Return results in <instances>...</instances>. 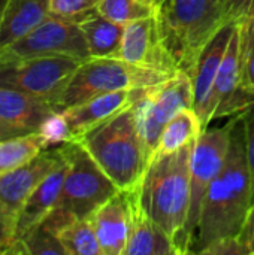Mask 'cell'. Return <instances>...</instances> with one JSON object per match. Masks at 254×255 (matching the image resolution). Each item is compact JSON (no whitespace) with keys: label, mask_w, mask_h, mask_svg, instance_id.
<instances>
[{"label":"cell","mask_w":254,"mask_h":255,"mask_svg":"<svg viewBox=\"0 0 254 255\" xmlns=\"http://www.w3.org/2000/svg\"><path fill=\"white\" fill-rule=\"evenodd\" d=\"M199 255H249V251L238 236H229L213 242Z\"/></svg>","instance_id":"obj_30"},{"label":"cell","mask_w":254,"mask_h":255,"mask_svg":"<svg viewBox=\"0 0 254 255\" xmlns=\"http://www.w3.org/2000/svg\"><path fill=\"white\" fill-rule=\"evenodd\" d=\"M78 142L120 190L138 187L151 160L133 105L91 128Z\"/></svg>","instance_id":"obj_3"},{"label":"cell","mask_w":254,"mask_h":255,"mask_svg":"<svg viewBox=\"0 0 254 255\" xmlns=\"http://www.w3.org/2000/svg\"><path fill=\"white\" fill-rule=\"evenodd\" d=\"M240 241L244 244V247L247 248L249 255H254V202L249 211L246 224L240 233Z\"/></svg>","instance_id":"obj_33"},{"label":"cell","mask_w":254,"mask_h":255,"mask_svg":"<svg viewBox=\"0 0 254 255\" xmlns=\"http://www.w3.org/2000/svg\"><path fill=\"white\" fill-rule=\"evenodd\" d=\"M90 221L94 227L102 254L124 255L132 224L130 191H118L91 214Z\"/></svg>","instance_id":"obj_16"},{"label":"cell","mask_w":254,"mask_h":255,"mask_svg":"<svg viewBox=\"0 0 254 255\" xmlns=\"http://www.w3.org/2000/svg\"><path fill=\"white\" fill-rule=\"evenodd\" d=\"M241 118L244 126L246 149H247V160H249L250 176H252V191H253L254 202V105L249 106L244 112H241Z\"/></svg>","instance_id":"obj_31"},{"label":"cell","mask_w":254,"mask_h":255,"mask_svg":"<svg viewBox=\"0 0 254 255\" xmlns=\"http://www.w3.org/2000/svg\"><path fill=\"white\" fill-rule=\"evenodd\" d=\"M229 22H238L254 15V0H225Z\"/></svg>","instance_id":"obj_32"},{"label":"cell","mask_w":254,"mask_h":255,"mask_svg":"<svg viewBox=\"0 0 254 255\" xmlns=\"http://www.w3.org/2000/svg\"><path fill=\"white\" fill-rule=\"evenodd\" d=\"M78 24L85 36L90 57L120 58L124 25L105 18L97 10L87 15Z\"/></svg>","instance_id":"obj_21"},{"label":"cell","mask_w":254,"mask_h":255,"mask_svg":"<svg viewBox=\"0 0 254 255\" xmlns=\"http://www.w3.org/2000/svg\"><path fill=\"white\" fill-rule=\"evenodd\" d=\"M204 130L205 128L201 123V118L193 108L180 111L163 127L154 155L171 154L184 148L186 145L195 142Z\"/></svg>","instance_id":"obj_22"},{"label":"cell","mask_w":254,"mask_h":255,"mask_svg":"<svg viewBox=\"0 0 254 255\" xmlns=\"http://www.w3.org/2000/svg\"><path fill=\"white\" fill-rule=\"evenodd\" d=\"M63 151L67 161L63 188L55 208L42 223L55 235L75 220L90 218L97 208L121 191L81 142L63 143Z\"/></svg>","instance_id":"obj_4"},{"label":"cell","mask_w":254,"mask_h":255,"mask_svg":"<svg viewBox=\"0 0 254 255\" xmlns=\"http://www.w3.org/2000/svg\"><path fill=\"white\" fill-rule=\"evenodd\" d=\"M159 10L157 6L147 0H102L97 6L100 15L121 25L150 18L157 15Z\"/></svg>","instance_id":"obj_25"},{"label":"cell","mask_w":254,"mask_h":255,"mask_svg":"<svg viewBox=\"0 0 254 255\" xmlns=\"http://www.w3.org/2000/svg\"><path fill=\"white\" fill-rule=\"evenodd\" d=\"M172 75L175 73L138 67L123 58L90 57L75 70L67 87L55 103V111L61 112L105 93L147 88L169 79Z\"/></svg>","instance_id":"obj_6"},{"label":"cell","mask_w":254,"mask_h":255,"mask_svg":"<svg viewBox=\"0 0 254 255\" xmlns=\"http://www.w3.org/2000/svg\"><path fill=\"white\" fill-rule=\"evenodd\" d=\"M235 27L237 22H226L204 46L190 72L193 84V109L199 115L204 128H208V126L211 124L208 118L210 102L222 60L225 57Z\"/></svg>","instance_id":"obj_15"},{"label":"cell","mask_w":254,"mask_h":255,"mask_svg":"<svg viewBox=\"0 0 254 255\" xmlns=\"http://www.w3.org/2000/svg\"><path fill=\"white\" fill-rule=\"evenodd\" d=\"M159 19L178 69L189 75L204 46L229 22L225 0H165Z\"/></svg>","instance_id":"obj_5"},{"label":"cell","mask_w":254,"mask_h":255,"mask_svg":"<svg viewBox=\"0 0 254 255\" xmlns=\"http://www.w3.org/2000/svg\"><path fill=\"white\" fill-rule=\"evenodd\" d=\"M49 15V0H7L0 19V51L18 42Z\"/></svg>","instance_id":"obj_20"},{"label":"cell","mask_w":254,"mask_h":255,"mask_svg":"<svg viewBox=\"0 0 254 255\" xmlns=\"http://www.w3.org/2000/svg\"><path fill=\"white\" fill-rule=\"evenodd\" d=\"M147 1H150V3H153L154 6H157L159 9L163 6V3H165V0H147Z\"/></svg>","instance_id":"obj_34"},{"label":"cell","mask_w":254,"mask_h":255,"mask_svg":"<svg viewBox=\"0 0 254 255\" xmlns=\"http://www.w3.org/2000/svg\"><path fill=\"white\" fill-rule=\"evenodd\" d=\"M102 0H49L51 16L79 22L87 15L97 10Z\"/></svg>","instance_id":"obj_28"},{"label":"cell","mask_w":254,"mask_h":255,"mask_svg":"<svg viewBox=\"0 0 254 255\" xmlns=\"http://www.w3.org/2000/svg\"><path fill=\"white\" fill-rule=\"evenodd\" d=\"M66 255L63 245L60 244L55 233L43 227L42 224L36 227L24 241L13 245L7 255Z\"/></svg>","instance_id":"obj_27"},{"label":"cell","mask_w":254,"mask_h":255,"mask_svg":"<svg viewBox=\"0 0 254 255\" xmlns=\"http://www.w3.org/2000/svg\"><path fill=\"white\" fill-rule=\"evenodd\" d=\"M235 121L237 115L222 127L205 128L195 142L190 158V208L186 224V241L190 250L208 188L225 164Z\"/></svg>","instance_id":"obj_9"},{"label":"cell","mask_w":254,"mask_h":255,"mask_svg":"<svg viewBox=\"0 0 254 255\" xmlns=\"http://www.w3.org/2000/svg\"><path fill=\"white\" fill-rule=\"evenodd\" d=\"M52 112L57 111L45 99L0 87V140L39 133Z\"/></svg>","instance_id":"obj_13"},{"label":"cell","mask_w":254,"mask_h":255,"mask_svg":"<svg viewBox=\"0 0 254 255\" xmlns=\"http://www.w3.org/2000/svg\"><path fill=\"white\" fill-rule=\"evenodd\" d=\"M48 148L40 133L0 140V175L28 163Z\"/></svg>","instance_id":"obj_23"},{"label":"cell","mask_w":254,"mask_h":255,"mask_svg":"<svg viewBox=\"0 0 254 255\" xmlns=\"http://www.w3.org/2000/svg\"><path fill=\"white\" fill-rule=\"evenodd\" d=\"M238 22L241 31V94L249 108L254 105V15Z\"/></svg>","instance_id":"obj_26"},{"label":"cell","mask_w":254,"mask_h":255,"mask_svg":"<svg viewBox=\"0 0 254 255\" xmlns=\"http://www.w3.org/2000/svg\"><path fill=\"white\" fill-rule=\"evenodd\" d=\"M141 90L105 93L61 111L69 124L72 140H78L81 136L88 133L96 126L102 124L108 118L133 105Z\"/></svg>","instance_id":"obj_17"},{"label":"cell","mask_w":254,"mask_h":255,"mask_svg":"<svg viewBox=\"0 0 254 255\" xmlns=\"http://www.w3.org/2000/svg\"><path fill=\"white\" fill-rule=\"evenodd\" d=\"M66 169H67V161L64 157L40 181V184L30 194V197L27 199V202H25V205L19 214L16 230H15V238H13L10 248L16 244H19L21 241H24L36 227H39L45 221V218L55 208L58 197H60V193H61V188H63Z\"/></svg>","instance_id":"obj_18"},{"label":"cell","mask_w":254,"mask_h":255,"mask_svg":"<svg viewBox=\"0 0 254 255\" xmlns=\"http://www.w3.org/2000/svg\"><path fill=\"white\" fill-rule=\"evenodd\" d=\"M133 108L141 136L153 158L166 123L180 111L193 108V84L190 75L180 70L160 84L142 88Z\"/></svg>","instance_id":"obj_8"},{"label":"cell","mask_w":254,"mask_h":255,"mask_svg":"<svg viewBox=\"0 0 254 255\" xmlns=\"http://www.w3.org/2000/svg\"><path fill=\"white\" fill-rule=\"evenodd\" d=\"M66 255H103L90 218L75 220L57 232Z\"/></svg>","instance_id":"obj_24"},{"label":"cell","mask_w":254,"mask_h":255,"mask_svg":"<svg viewBox=\"0 0 254 255\" xmlns=\"http://www.w3.org/2000/svg\"><path fill=\"white\" fill-rule=\"evenodd\" d=\"M39 133L43 136L49 148L58 146L72 140L70 128L63 112H52L51 115H48L45 121L42 123Z\"/></svg>","instance_id":"obj_29"},{"label":"cell","mask_w":254,"mask_h":255,"mask_svg":"<svg viewBox=\"0 0 254 255\" xmlns=\"http://www.w3.org/2000/svg\"><path fill=\"white\" fill-rule=\"evenodd\" d=\"M63 158V145L52 146L28 163L0 175V255H7L27 199Z\"/></svg>","instance_id":"obj_7"},{"label":"cell","mask_w":254,"mask_h":255,"mask_svg":"<svg viewBox=\"0 0 254 255\" xmlns=\"http://www.w3.org/2000/svg\"><path fill=\"white\" fill-rule=\"evenodd\" d=\"M129 191L132 224L124 255H180L172 239L144 211L138 187Z\"/></svg>","instance_id":"obj_19"},{"label":"cell","mask_w":254,"mask_h":255,"mask_svg":"<svg viewBox=\"0 0 254 255\" xmlns=\"http://www.w3.org/2000/svg\"><path fill=\"white\" fill-rule=\"evenodd\" d=\"M195 142L175 152L154 155L138 185L144 211L172 239L180 255L190 254L186 224L190 208V158Z\"/></svg>","instance_id":"obj_2"},{"label":"cell","mask_w":254,"mask_h":255,"mask_svg":"<svg viewBox=\"0 0 254 255\" xmlns=\"http://www.w3.org/2000/svg\"><path fill=\"white\" fill-rule=\"evenodd\" d=\"M84 60L52 55L0 64V87L48 100L54 109L75 70Z\"/></svg>","instance_id":"obj_10"},{"label":"cell","mask_w":254,"mask_h":255,"mask_svg":"<svg viewBox=\"0 0 254 255\" xmlns=\"http://www.w3.org/2000/svg\"><path fill=\"white\" fill-rule=\"evenodd\" d=\"M120 58L144 69L166 73L180 70L166 46L159 13L124 25Z\"/></svg>","instance_id":"obj_12"},{"label":"cell","mask_w":254,"mask_h":255,"mask_svg":"<svg viewBox=\"0 0 254 255\" xmlns=\"http://www.w3.org/2000/svg\"><path fill=\"white\" fill-rule=\"evenodd\" d=\"M6 1H7V0H0V19H1V13H3V9H4Z\"/></svg>","instance_id":"obj_35"},{"label":"cell","mask_w":254,"mask_h":255,"mask_svg":"<svg viewBox=\"0 0 254 255\" xmlns=\"http://www.w3.org/2000/svg\"><path fill=\"white\" fill-rule=\"evenodd\" d=\"M52 55L90 58L87 40L78 22L49 15L18 42L0 51V64Z\"/></svg>","instance_id":"obj_11"},{"label":"cell","mask_w":254,"mask_h":255,"mask_svg":"<svg viewBox=\"0 0 254 255\" xmlns=\"http://www.w3.org/2000/svg\"><path fill=\"white\" fill-rule=\"evenodd\" d=\"M253 205L241 114L237 115L225 164L205 196L190 254H201L213 242L240 236Z\"/></svg>","instance_id":"obj_1"},{"label":"cell","mask_w":254,"mask_h":255,"mask_svg":"<svg viewBox=\"0 0 254 255\" xmlns=\"http://www.w3.org/2000/svg\"><path fill=\"white\" fill-rule=\"evenodd\" d=\"M246 109L247 105L241 94V31L240 22H237L219 69L210 102L208 118L210 123H213L217 118L235 117Z\"/></svg>","instance_id":"obj_14"}]
</instances>
